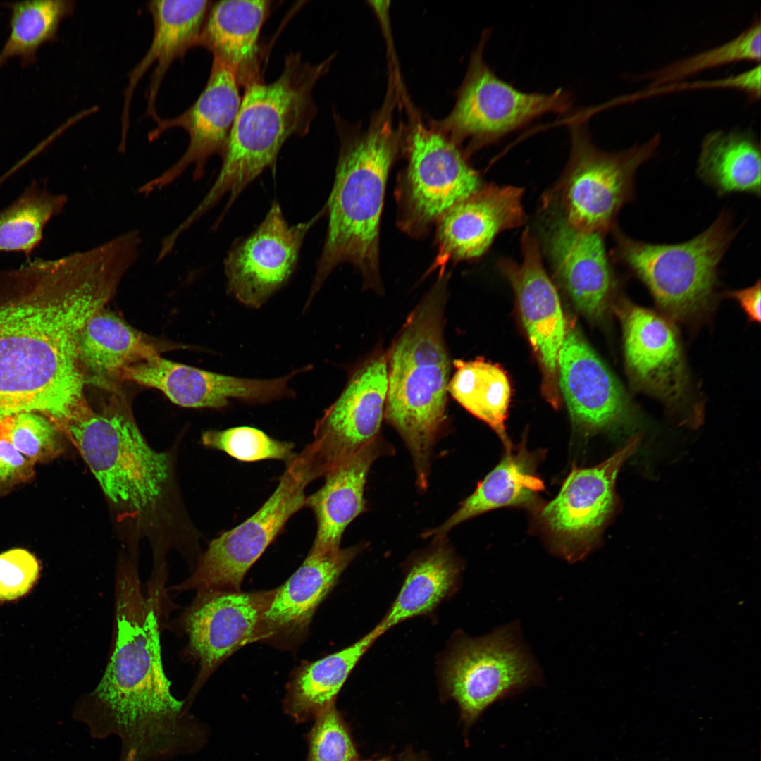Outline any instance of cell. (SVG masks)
Here are the masks:
<instances>
[{
	"instance_id": "6da1fadb",
	"label": "cell",
	"mask_w": 761,
	"mask_h": 761,
	"mask_svg": "<svg viewBox=\"0 0 761 761\" xmlns=\"http://www.w3.org/2000/svg\"><path fill=\"white\" fill-rule=\"evenodd\" d=\"M116 291L80 252L0 269V420L33 412L61 430L87 402L79 336Z\"/></svg>"
},
{
	"instance_id": "7a4b0ae2",
	"label": "cell",
	"mask_w": 761,
	"mask_h": 761,
	"mask_svg": "<svg viewBox=\"0 0 761 761\" xmlns=\"http://www.w3.org/2000/svg\"><path fill=\"white\" fill-rule=\"evenodd\" d=\"M170 611L147 593L134 565L118 564L111 652L87 700L125 740L156 734L183 706L171 694L161 657L160 626Z\"/></svg>"
},
{
	"instance_id": "3957f363",
	"label": "cell",
	"mask_w": 761,
	"mask_h": 761,
	"mask_svg": "<svg viewBox=\"0 0 761 761\" xmlns=\"http://www.w3.org/2000/svg\"><path fill=\"white\" fill-rule=\"evenodd\" d=\"M448 276L437 281L407 317L386 353L384 419L412 459L416 484L426 490L434 446L447 424L450 359L444 336Z\"/></svg>"
},
{
	"instance_id": "277c9868",
	"label": "cell",
	"mask_w": 761,
	"mask_h": 761,
	"mask_svg": "<svg viewBox=\"0 0 761 761\" xmlns=\"http://www.w3.org/2000/svg\"><path fill=\"white\" fill-rule=\"evenodd\" d=\"M390 106L364 133L344 138L332 190L326 205V236L317 263L309 304L336 266L357 268L363 287L383 293L379 269V227L387 179L401 144Z\"/></svg>"
},
{
	"instance_id": "5b68a950",
	"label": "cell",
	"mask_w": 761,
	"mask_h": 761,
	"mask_svg": "<svg viewBox=\"0 0 761 761\" xmlns=\"http://www.w3.org/2000/svg\"><path fill=\"white\" fill-rule=\"evenodd\" d=\"M332 59L311 64L303 61L299 53H290L273 82L260 79L245 87L219 173L202 201L180 223L182 230L228 194L216 227L243 190L264 170L275 168L284 143L292 136L309 132L316 113L313 90Z\"/></svg>"
},
{
	"instance_id": "8992f818",
	"label": "cell",
	"mask_w": 761,
	"mask_h": 761,
	"mask_svg": "<svg viewBox=\"0 0 761 761\" xmlns=\"http://www.w3.org/2000/svg\"><path fill=\"white\" fill-rule=\"evenodd\" d=\"M61 431L114 505L142 512L160 499L169 476V457L147 443L118 395L98 410L87 402Z\"/></svg>"
},
{
	"instance_id": "52a82bcc",
	"label": "cell",
	"mask_w": 761,
	"mask_h": 761,
	"mask_svg": "<svg viewBox=\"0 0 761 761\" xmlns=\"http://www.w3.org/2000/svg\"><path fill=\"white\" fill-rule=\"evenodd\" d=\"M612 256L648 288L657 304L676 318L704 310L714 294L717 268L735 237L731 215L723 211L703 233L678 244H652L612 230Z\"/></svg>"
},
{
	"instance_id": "ba28073f",
	"label": "cell",
	"mask_w": 761,
	"mask_h": 761,
	"mask_svg": "<svg viewBox=\"0 0 761 761\" xmlns=\"http://www.w3.org/2000/svg\"><path fill=\"white\" fill-rule=\"evenodd\" d=\"M569 133L567 167L543 201L555 207L574 229L605 235L616 228L620 209L633 199L637 169L654 156L661 135L622 151H605L594 145L585 122L571 123Z\"/></svg>"
},
{
	"instance_id": "9c48e42d",
	"label": "cell",
	"mask_w": 761,
	"mask_h": 761,
	"mask_svg": "<svg viewBox=\"0 0 761 761\" xmlns=\"http://www.w3.org/2000/svg\"><path fill=\"white\" fill-rule=\"evenodd\" d=\"M319 478L302 450L287 464L272 495L251 516L212 540L192 574L171 587L175 592L240 591L243 579L281 531L305 505V489Z\"/></svg>"
},
{
	"instance_id": "30bf717a",
	"label": "cell",
	"mask_w": 761,
	"mask_h": 761,
	"mask_svg": "<svg viewBox=\"0 0 761 761\" xmlns=\"http://www.w3.org/2000/svg\"><path fill=\"white\" fill-rule=\"evenodd\" d=\"M440 671L443 688L459 705L468 728L494 703L541 681L513 624L480 638L458 637Z\"/></svg>"
},
{
	"instance_id": "8fae6325",
	"label": "cell",
	"mask_w": 761,
	"mask_h": 761,
	"mask_svg": "<svg viewBox=\"0 0 761 761\" xmlns=\"http://www.w3.org/2000/svg\"><path fill=\"white\" fill-rule=\"evenodd\" d=\"M405 147L407 164L396 189L397 224L418 237L483 184L457 143L440 130L416 123Z\"/></svg>"
},
{
	"instance_id": "7c38bea8",
	"label": "cell",
	"mask_w": 761,
	"mask_h": 761,
	"mask_svg": "<svg viewBox=\"0 0 761 761\" xmlns=\"http://www.w3.org/2000/svg\"><path fill=\"white\" fill-rule=\"evenodd\" d=\"M481 44L474 52L455 105L441 126L456 143L470 140L471 150L499 141L547 113H564L572 104L567 91L527 93L499 78L483 58Z\"/></svg>"
},
{
	"instance_id": "4fadbf2b",
	"label": "cell",
	"mask_w": 761,
	"mask_h": 761,
	"mask_svg": "<svg viewBox=\"0 0 761 761\" xmlns=\"http://www.w3.org/2000/svg\"><path fill=\"white\" fill-rule=\"evenodd\" d=\"M275 593L197 591L192 602L172 622L173 631L187 636L183 655L199 663L195 690L228 657L259 642L261 621Z\"/></svg>"
},
{
	"instance_id": "5bb4252c",
	"label": "cell",
	"mask_w": 761,
	"mask_h": 761,
	"mask_svg": "<svg viewBox=\"0 0 761 761\" xmlns=\"http://www.w3.org/2000/svg\"><path fill=\"white\" fill-rule=\"evenodd\" d=\"M387 390L386 352L377 349L354 369L315 424L305 447L321 476L380 437Z\"/></svg>"
},
{
	"instance_id": "9a60e30c",
	"label": "cell",
	"mask_w": 761,
	"mask_h": 761,
	"mask_svg": "<svg viewBox=\"0 0 761 761\" xmlns=\"http://www.w3.org/2000/svg\"><path fill=\"white\" fill-rule=\"evenodd\" d=\"M639 443L635 436L600 464L573 468L558 495L542 508L541 523L556 550L569 561L582 558L596 543L614 507L618 472Z\"/></svg>"
},
{
	"instance_id": "2e32d148",
	"label": "cell",
	"mask_w": 761,
	"mask_h": 761,
	"mask_svg": "<svg viewBox=\"0 0 761 761\" xmlns=\"http://www.w3.org/2000/svg\"><path fill=\"white\" fill-rule=\"evenodd\" d=\"M323 214V208L310 220L291 225L274 201L259 225L228 252L227 292L247 307H261L288 281L306 235Z\"/></svg>"
},
{
	"instance_id": "e0dca14e",
	"label": "cell",
	"mask_w": 761,
	"mask_h": 761,
	"mask_svg": "<svg viewBox=\"0 0 761 761\" xmlns=\"http://www.w3.org/2000/svg\"><path fill=\"white\" fill-rule=\"evenodd\" d=\"M521 260L502 258L497 267L511 283L522 321L542 372L541 390L555 408L560 405L558 358L566 331L557 289L544 267L539 241L528 228L521 237Z\"/></svg>"
},
{
	"instance_id": "ac0fdd59",
	"label": "cell",
	"mask_w": 761,
	"mask_h": 761,
	"mask_svg": "<svg viewBox=\"0 0 761 761\" xmlns=\"http://www.w3.org/2000/svg\"><path fill=\"white\" fill-rule=\"evenodd\" d=\"M235 74L220 61L213 58L207 82L197 100L180 115L160 118L149 132L150 142L174 128L183 129L189 144L181 157L161 174L140 186L137 192L148 196L161 190L180 177L194 165L193 179L204 174L208 159L223 156L229 135L240 109L241 99Z\"/></svg>"
},
{
	"instance_id": "d6986e66",
	"label": "cell",
	"mask_w": 761,
	"mask_h": 761,
	"mask_svg": "<svg viewBox=\"0 0 761 761\" xmlns=\"http://www.w3.org/2000/svg\"><path fill=\"white\" fill-rule=\"evenodd\" d=\"M558 385L574 425L583 432L636 426V412L624 389L574 322H566Z\"/></svg>"
},
{
	"instance_id": "ffe728a7",
	"label": "cell",
	"mask_w": 761,
	"mask_h": 761,
	"mask_svg": "<svg viewBox=\"0 0 761 761\" xmlns=\"http://www.w3.org/2000/svg\"><path fill=\"white\" fill-rule=\"evenodd\" d=\"M542 209L543 250L555 278L582 314L601 318L615 282L605 235L574 229L551 204L543 202Z\"/></svg>"
},
{
	"instance_id": "44dd1931",
	"label": "cell",
	"mask_w": 761,
	"mask_h": 761,
	"mask_svg": "<svg viewBox=\"0 0 761 761\" xmlns=\"http://www.w3.org/2000/svg\"><path fill=\"white\" fill-rule=\"evenodd\" d=\"M303 369L273 379H249L214 373L160 355L126 368L120 381L157 389L185 407L223 409L231 400L267 403L295 395L289 382Z\"/></svg>"
},
{
	"instance_id": "7402d4cb",
	"label": "cell",
	"mask_w": 761,
	"mask_h": 761,
	"mask_svg": "<svg viewBox=\"0 0 761 761\" xmlns=\"http://www.w3.org/2000/svg\"><path fill=\"white\" fill-rule=\"evenodd\" d=\"M626 367L636 384L674 408L688 400L690 383L681 346L669 321L622 300L617 309Z\"/></svg>"
},
{
	"instance_id": "603a6c76",
	"label": "cell",
	"mask_w": 761,
	"mask_h": 761,
	"mask_svg": "<svg viewBox=\"0 0 761 761\" xmlns=\"http://www.w3.org/2000/svg\"><path fill=\"white\" fill-rule=\"evenodd\" d=\"M358 544L337 551L311 550L275 593L260 624L259 642L294 649L309 631L312 617L347 566L360 553Z\"/></svg>"
},
{
	"instance_id": "cb8c5ba5",
	"label": "cell",
	"mask_w": 761,
	"mask_h": 761,
	"mask_svg": "<svg viewBox=\"0 0 761 761\" xmlns=\"http://www.w3.org/2000/svg\"><path fill=\"white\" fill-rule=\"evenodd\" d=\"M212 2L210 1L155 0L147 8L153 20L151 43L139 63L128 73V83L123 92L120 117V141L118 151L125 153L130 129V104L135 90L145 73L154 65L146 91L145 116L155 123L159 116L156 102L161 85L173 61L185 56L198 46L201 31Z\"/></svg>"
},
{
	"instance_id": "d4e9b609",
	"label": "cell",
	"mask_w": 761,
	"mask_h": 761,
	"mask_svg": "<svg viewBox=\"0 0 761 761\" xmlns=\"http://www.w3.org/2000/svg\"><path fill=\"white\" fill-rule=\"evenodd\" d=\"M524 190L515 186L482 185L437 221V265L448 260L481 256L501 233L526 221Z\"/></svg>"
},
{
	"instance_id": "484cf974",
	"label": "cell",
	"mask_w": 761,
	"mask_h": 761,
	"mask_svg": "<svg viewBox=\"0 0 761 761\" xmlns=\"http://www.w3.org/2000/svg\"><path fill=\"white\" fill-rule=\"evenodd\" d=\"M389 451L378 438L329 471L323 486L306 498L316 519V532L311 550H338L347 526L366 509L364 497L369 471L373 463Z\"/></svg>"
},
{
	"instance_id": "4316f807",
	"label": "cell",
	"mask_w": 761,
	"mask_h": 761,
	"mask_svg": "<svg viewBox=\"0 0 761 761\" xmlns=\"http://www.w3.org/2000/svg\"><path fill=\"white\" fill-rule=\"evenodd\" d=\"M271 1H220L211 4L197 47H202L236 75L239 86L260 80L259 37Z\"/></svg>"
},
{
	"instance_id": "83f0119b",
	"label": "cell",
	"mask_w": 761,
	"mask_h": 761,
	"mask_svg": "<svg viewBox=\"0 0 761 761\" xmlns=\"http://www.w3.org/2000/svg\"><path fill=\"white\" fill-rule=\"evenodd\" d=\"M78 352L85 383L113 390L126 368L159 356V348L104 307L82 327Z\"/></svg>"
},
{
	"instance_id": "f1b7e54d",
	"label": "cell",
	"mask_w": 761,
	"mask_h": 761,
	"mask_svg": "<svg viewBox=\"0 0 761 761\" xmlns=\"http://www.w3.org/2000/svg\"><path fill=\"white\" fill-rule=\"evenodd\" d=\"M500 462L480 482L475 491L440 526L426 531L423 537L444 538L459 524L488 511L533 503L543 490V481L536 474V461L524 447L510 445Z\"/></svg>"
},
{
	"instance_id": "f546056e",
	"label": "cell",
	"mask_w": 761,
	"mask_h": 761,
	"mask_svg": "<svg viewBox=\"0 0 761 761\" xmlns=\"http://www.w3.org/2000/svg\"><path fill=\"white\" fill-rule=\"evenodd\" d=\"M413 559L392 605L375 627L381 636L410 618L431 612L457 586L462 564L445 537Z\"/></svg>"
},
{
	"instance_id": "4dcf8cb0",
	"label": "cell",
	"mask_w": 761,
	"mask_h": 761,
	"mask_svg": "<svg viewBox=\"0 0 761 761\" xmlns=\"http://www.w3.org/2000/svg\"><path fill=\"white\" fill-rule=\"evenodd\" d=\"M700 178L719 195L743 192L760 196V144L749 130H715L702 140Z\"/></svg>"
},
{
	"instance_id": "1f68e13d",
	"label": "cell",
	"mask_w": 761,
	"mask_h": 761,
	"mask_svg": "<svg viewBox=\"0 0 761 761\" xmlns=\"http://www.w3.org/2000/svg\"><path fill=\"white\" fill-rule=\"evenodd\" d=\"M380 636L374 628L351 645L300 666L288 684L285 700L287 713L302 722L334 703L356 664Z\"/></svg>"
},
{
	"instance_id": "d6a6232c",
	"label": "cell",
	"mask_w": 761,
	"mask_h": 761,
	"mask_svg": "<svg viewBox=\"0 0 761 761\" xmlns=\"http://www.w3.org/2000/svg\"><path fill=\"white\" fill-rule=\"evenodd\" d=\"M448 393L466 410L488 424L505 446L510 445L505 431L511 398L506 372L497 364L478 358L455 360Z\"/></svg>"
},
{
	"instance_id": "836d02e7",
	"label": "cell",
	"mask_w": 761,
	"mask_h": 761,
	"mask_svg": "<svg viewBox=\"0 0 761 761\" xmlns=\"http://www.w3.org/2000/svg\"><path fill=\"white\" fill-rule=\"evenodd\" d=\"M9 10V34L0 50V68L14 57L21 66L34 64L45 43L56 41L61 21L72 15L75 3L70 0L4 2Z\"/></svg>"
},
{
	"instance_id": "e575fe53",
	"label": "cell",
	"mask_w": 761,
	"mask_h": 761,
	"mask_svg": "<svg viewBox=\"0 0 761 761\" xmlns=\"http://www.w3.org/2000/svg\"><path fill=\"white\" fill-rule=\"evenodd\" d=\"M64 194H54L37 181L0 210V252H22L29 256L39 245L47 224L67 204Z\"/></svg>"
},
{
	"instance_id": "d590c367",
	"label": "cell",
	"mask_w": 761,
	"mask_h": 761,
	"mask_svg": "<svg viewBox=\"0 0 761 761\" xmlns=\"http://www.w3.org/2000/svg\"><path fill=\"white\" fill-rule=\"evenodd\" d=\"M761 24L755 18L751 24L731 40L636 77L650 82L648 88L678 82L699 72L742 61L760 63Z\"/></svg>"
},
{
	"instance_id": "8d00e7d4",
	"label": "cell",
	"mask_w": 761,
	"mask_h": 761,
	"mask_svg": "<svg viewBox=\"0 0 761 761\" xmlns=\"http://www.w3.org/2000/svg\"><path fill=\"white\" fill-rule=\"evenodd\" d=\"M0 434L34 464L51 461L63 452L58 428L37 413L22 412L1 419Z\"/></svg>"
},
{
	"instance_id": "74e56055",
	"label": "cell",
	"mask_w": 761,
	"mask_h": 761,
	"mask_svg": "<svg viewBox=\"0 0 761 761\" xmlns=\"http://www.w3.org/2000/svg\"><path fill=\"white\" fill-rule=\"evenodd\" d=\"M202 442L204 446L243 462L278 459L288 462L296 455L292 443L276 440L249 426L209 430L202 434Z\"/></svg>"
},
{
	"instance_id": "f35d334b",
	"label": "cell",
	"mask_w": 761,
	"mask_h": 761,
	"mask_svg": "<svg viewBox=\"0 0 761 761\" xmlns=\"http://www.w3.org/2000/svg\"><path fill=\"white\" fill-rule=\"evenodd\" d=\"M307 761H358L349 729L332 703L316 716L309 734Z\"/></svg>"
},
{
	"instance_id": "ab89813d",
	"label": "cell",
	"mask_w": 761,
	"mask_h": 761,
	"mask_svg": "<svg viewBox=\"0 0 761 761\" xmlns=\"http://www.w3.org/2000/svg\"><path fill=\"white\" fill-rule=\"evenodd\" d=\"M39 564L30 552L16 548L0 554V600L25 594L37 579Z\"/></svg>"
},
{
	"instance_id": "60d3db41",
	"label": "cell",
	"mask_w": 761,
	"mask_h": 761,
	"mask_svg": "<svg viewBox=\"0 0 761 761\" xmlns=\"http://www.w3.org/2000/svg\"><path fill=\"white\" fill-rule=\"evenodd\" d=\"M34 464L0 434V493L31 479Z\"/></svg>"
},
{
	"instance_id": "b9f144b4",
	"label": "cell",
	"mask_w": 761,
	"mask_h": 761,
	"mask_svg": "<svg viewBox=\"0 0 761 761\" xmlns=\"http://www.w3.org/2000/svg\"><path fill=\"white\" fill-rule=\"evenodd\" d=\"M760 295L759 280L749 287L734 290L729 293L731 297L738 302L750 319L756 322H760L761 320Z\"/></svg>"
},
{
	"instance_id": "7bdbcfd3",
	"label": "cell",
	"mask_w": 761,
	"mask_h": 761,
	"mask_svg": "<svg viewBox=\"0 0 761 761\" xmlns=\"http://www.w3.org/2000/svg\"><path fill=\"white\" fill-rule=\"evenodd\" d=\"M400 761H422V760L421 759H419V757H417L412 752L408 751V752L405 753L404 754H403L402 755H401Z\"/></svg>"
},
{
	"instance_id": "ee69618b",
	"label": "cell",
	"mask_w": 761,
	"mask_h": 761,
	"mask_svg": "<svg viewBox=\"0 0 761 761\" xmlns=\"http://www.w3.org/2000/svg\"><path fill=\"white\" fill-rule=\"evenodd\" d=\"M361 761H392V760H391L390 757H383V758L378 759V760H361Z\"/></svg>"
}]
</instances>
